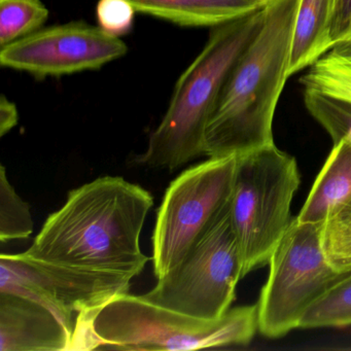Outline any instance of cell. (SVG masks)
Listing matches in <instances>:
<instances>
[{
    "mask_svg": "<svg viewBox=\"0 0 351 351\" xmlns=\"http://www.w3.org/2000/svg\"><path fill=\"white\" fill-rule=\"evenodd\" d=\"M0 293L19 295L46 306L62 320L73 336L75 314L63 305L48 279L21 254L0 256Z\"/></svg>",
    "mask_w": 351,
    "mask_h": 351,
    "instance_id": "obj_14",
    "label": "cell"
},
{
    "mask_svg": "<svg viewBox=\"0 0 351 351\" xmlns=\"http://www.w3.org/2000/svg\"><path fill=\"white\" fill-rule=\"evenodd\" d=\"M29 205L22 200L10 182L3 165L0 166V241L27 239L34 232Z\"/></svg>",
    "mask_w": 351,
    "mask_h": 351,
    "instance_id": "obj_19",
    "label": "cell"
},
{
    "mask_svg": "<svg viewBox=\"0 0 351 351\" xmlns=\"http://www.w3.org/2000/svg\"><path fill=\"white\" fill-rule=\"evenodd\" d=\"M236 162L237 156L209 158L169 184L152 237L156 278H163L176 268L227 208Z\"/></svg>",
    "mask_w": 351,
    "mask_h": 351,
    "instance_id": "obj_6",
    "label": "cell"
},
{
    "mask_svg": "<svg viewBox=\"0 0 351 351\" xmlns=\"http://www.w3.org/2000/svg\"><path fill=\"white\" fill-rule=\"evenodd\" d=\"M258 299V330L280 338L300 328L308 310L349 273L335 270L320 243V225L291 219L271 256Z\"/></svg>",
    "mask_w": 351,
    "mask_h": 351,
    "instance_id": "obj_7",
    "label": "cell"
},
{
    "mask_svg": "<svg viewBox=\"0 0 351 351\" xmlns=\"http://www.w3.org/2000/svg\"><path fill=\"white\" fill-rule=\"evenodd\" d=\"M351 201V143H334L297 219L322 225L339 207Z\"/></svg>",
    "mask_w": 351,
    "mask_h": 351,
    "instance_id": "obj_12",
    "label": "cell"
},
{
    "mask_svg": "<svg viewBox=\"0 0 351 351\" xmlns=\"http://www.w3.org/2000/svg\"><path fill=\"white\" fill-rule=\"evenodd\" d=\"M300 0H273L258 36L234 65L207 127L205 156H238L273 145L272 125L289 79Z\"/></svg>",
    "mask_w": 351,
    "mask_h": 351,
    "instance_id": "obj_2",
    "label": "cell"
},
{
    "mask_svg": "<svg viewBox=\"0 0 351 351\" xmlns=\"http://www.w3.org/2000/svg\"><path fill=\"white\" fill-rule=\"evenodd\" d=\"M308 112L328 133L332 143L346 139L351 143V102L304 90Z\"/></svg>",
    "mask_w": 351,
    "mask_h": 351,
    "instance_id": "obj_20",
    "label": "cell"
},
{
    "mask_svg": "<svg viewBox=\"0 0 351 351\" xmlns=\"http://www.w3.org/2000/svg\"><path fill=\"white\" fill-rule=\"evenodd\" d=\"M300 182L295 158L275 143L237 156L230 215L243 277L270 261L293 219Z\"/></svg>",
    "mask_w": 351,
    "mask_h": 351,
    "instance_id": "obj_5",
    "label": "cell"
},
{
    "mask_svg": "<svg viewBox=\"0 0 351 351\" xmlns=\"http://www.w3.org/2000/svg\"><path fill=\"white\" fill-rule=\"evenodd\" d=\"M135 11L186 27H215L266 7L258 0H128Z\"/></svg>",
    "mask_w": 351,
    "mask_h": 351,
    "instance_id": "obj_11",
    "label": "cell"
},
{
    "mask_svg": "<svg viewBox=\"0 0 351 351\" xmlns=\"http://www.w3.org/2000/svg\"><path fill=\"white\" fill-rule=\"evenodd\" d=\"M330 40L332 48L351 44V0H335Z\"/></svg>",
    "mask_w": 351,
    "mask_h": 351,
    "instance_id": "obj_22",
    "label": "cell"
},
{
    "mask_svg": "<svg viewBox=\"0 0 351 351\" xmlns=\"http://www.w3.org/2000/svg\"><path fill=\"white\" fill-rule=\"evenodd\" d=\"M304 90L351 102V44L339 45L300 79Z\"/></svg>",
    "mask_w": 351,
    "mask_h": 351,
    "instance_id": "obj_15",
    "label": "cell"
},
{
    "mask_svg": "<svg viewBox=\"0 0 351 351\" xmlns=\"http://www.w3.org/2000/svg\"><path fill=\"white\" fill-rule=\"evenodd\" d=\"M320 243L335 270L351 272V201L330 213L320 225Z\"/></svg>",
    "mask_w": 351,
    "mask_h": 351,
    "instance_id": "obj_17",
    "label": "cell"
},
{
    "mask_svg": "<svg viewBox=\"0 0 351 351\" xmlns=\"http://www.w3.org/2000/svg\"><path fill=\"white\" fill-rule=\"evenodd\" d=\"M351 326V272L328 289L304 315L300 328Z\"/></svg>",
    "mask_w": 351,
    "mask_h": 351,
    "instance_id": "obj_18",
    "label": "cell"
},
{
    "mask_svg": "<svg viewBox=\"0 0 351 351\" xmlns=\"http://www.w3.org/2000/svg\"><path fill=\"white\" fill-rule=\"evenodd\" d=\"M128 47L99 26L77 21L43 27L0 48V64L38 77L95 71L118 60Z\"/></svg>",
    "mask_w": 351,
    "mask_h": 351,
    "instance_id": "obj_9",
    "label": "cell"
},
{
    "mask_svg": "<svg viewBox=\"0 0 351 351\" xmlns=\"http://www.w3.org/2000/svg\"><path fill=\"white\" fill-rule=\"evenodd\" d=\"M19 122V114L15 104L10 101L5 95L0 100V136H5Z\"/></svg>",
    "mask_w": 351,
    "mask_h": 351,
    "instance_id": "obj_23",
    "label": "cell"
},
{
    "mask_svg": "<svg viewBox=\"0 0 351 351\" xmlns=\"http://www.w3.org/2000/svg\"><path fill=\"white\" fill-rule=\"evenodd\" d=\"M73 335L46 306L0 293V351L71 350Z\"/></svg>",
    "mask_w": 351,
    "mask_h": 351,
    "instance_id": "obj_10",
    "label": "cell"
},
{
    "mask_svg": "<svg viewBox=\"0 0 351 351\" xmlns=\"http://www.w3.org/2000/svg\"><path fill=\"white\" fill-rule=\"evenodd\" d=\"M260 3H264V5H268V3H270L271 1H273V0H258Z\"/></svg>",
    "mask_w": 351,
    "mask_h": 351,
    "instance_id": "obj_24",
    "label": "cell"
},
{
    "mask_svg": "<svg viewBox=\"0 0 351 351\" xmlns=\"http://www.w3.org/2000/svg\"><path fill=\"white\" fill-rule=\"evenodd\" d=\"M265 8L211 28L206 45L180 75L167 112L135 163L172 171L205 155L207 127L221 90L262 28Z\"/></svg>",
    "mask_w": 351,
    "mask_h": 351,
    "instance_id": "obj_3",
    "label": "cell"
},
{
    "mask_svg": "<svg viewBox=\"0 0 351 351\" xmlns=\"http://www.w3.org/2000/svg\"><path fill=\"white\" fill-rule=\"evenodd\" d=\"M243 278L230 203L184 260L143 295L156 305L202 319H219L236 298Z\"/></svg>",
    "mask_w": 351,
    "mask_h": 351,
    "instance_id": "obj_8",
    "label": "cell"
},
{
    "mask_svg": "<svg viewBox=\"0 0 351 351\" xmlns=\"http://www.w3.org/2000/svg\"><path fill=\"white\" fill-rule=\"evenodd\" d=\"M258 330V305L228 310L202 319L147 301L143 295L114 298L92 320L86 350H197L246 345Z\"/></svg>",
    "mask_w": 351,
    "mask_h": 351,
    "instance_id": "obj_4",
    "label": "cell"
},
{
    "mask_svg": "<svg viewBox=\"0 0 351 351\" xmlns=\"http://www.w3.org/2000/svg\"><path fill=\"white\" fill-rule=\"evenodd\" d=\"M135 13L128 0H99L96 8L98 26L118 38L130 32Z\"/></svg>",
    "mask_w": 351,
    "mask_h": 351,
    "instance_id": "obj_21",
    "label": "cell"
},
{
    "mask_svg": "<svg viewBox=\"0 0 351 351\" xmlns=\"http://www.w3.org/2000/svg\"><path fill=\"white\" fill-rule=\"evenodd\" d=\"M153 205L151 193L138 184L120 176L96 178L71 190L20 254L77 317L71 350H85L96 314L129 293L151 260L141 250V235Z\"/></svg>",
    "mask_w": 351,
    "mask_h": 351,
    "instance_id": "obj_1",
    "label": "cell"
},
{
    "mask_svg": "<svg viewBox=\"0 0 351 351\" xmlns=\"http://www.w3.org/2000/svg\"><path fill=\"white\" fill-rule=\"evenodd\" d=\"M49 15L42 0H0V48L42 29Z\"/></svg>",
    "mask_w": 351,
    "mask_h": 351,
    "instance_id": "obj_16",
    "label": "cell"
},
{
    "mask_svg": "<svg viewBox=\"0 0 351 351\" xmlns=\"http://www.w3.org/2000/svg\"><path fill=\"white\" fill-rule=\"evenodd\" d=\"M335 0H300L291 40L289 77L312 66L332 48Z\"/></svg>",
    "mask_w": 351,
    "mask_h": 351,
    "instance_id": "obj_13",
    "label": "cell"
}]
</instances>
